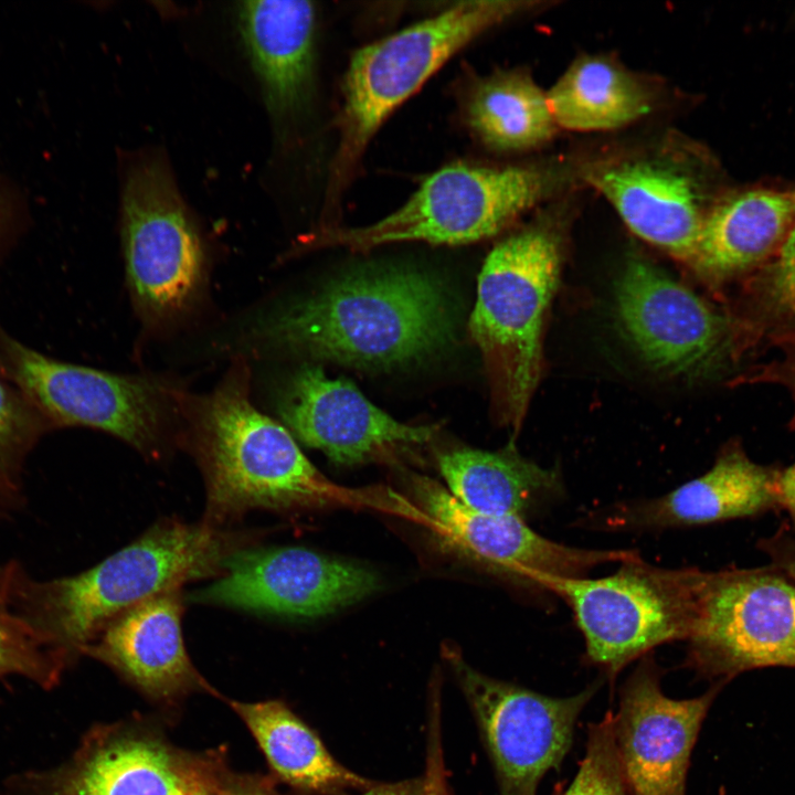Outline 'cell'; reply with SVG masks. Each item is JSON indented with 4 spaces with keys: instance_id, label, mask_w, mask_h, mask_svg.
<instances>
[{
    "instance_id": "cb8c5ba5",
    "label": "cell",
    "mask_w": 795,
    "mask_h": 795,
    "mask_svg": "<svg viewBox=\"0 0 795 795\" xmlns=\"http://www.w3.org/2000/svg\"><path fill=\"white\" fill-rule=\"evenodd\" d=\"M229 704L254 736L275 780L310 795H343L375 784L338 762L284 701L230 700Z\"/></svg>"
},
{
    "instance_id": "f1b7e54d",
    "label": "cell",
    "mask_w": 795,
    "mask_h": 795,
    "mask_svg": "<svg viewBox=\"0 0 795 795\" xmlns=\"http://www.w3.org/2000/svg\"><path fill=\"white\" fill-rule=\"evenodd\" d=\"M563 795H629L617 756L611 711L589 725L585 755Z\"/></svg>"
},
{
    "instance_id": "d6986e66",
    "label": "cell",
    "mask_w": 795,
    "mask_h": 795,
    "mask_svg": "<svg viewBox=\"0 0 795 795\" xmlns=\"http://www.w3.org/2000/svg\"><path fill=\"white\" fill-rule=\"evenodd\" d=\"M584 179L636 235L689 263L708 212L693 173L671 161L638 158L596 165Z\"/></svg>"
},
{
    "instance_id": "8fae6325",
    "label": "cell",
    "mask_w": 795,
    "mask_h": 795,
    "mask_svg": "<svg viewBox=\"0 0 795 795\" xmlns=\"http://www.w3.org/2000/svg\"><path fill=\"white\" fill-rule=\"evenodd\" d=\"M222 746L191 751L146 721L93 727L62 766L25 777L36 795H222Z\"/></svg>"
},
{
    "instance_id": "8d00e7d4",
    "label": "cell",
    "mask_w": 795,
    "mask_h": 795,
    "mask_svg": "<svg viewBox=\"0 0 795 795\" xmlns=\"http://www.w3.org/2000/svg\"><path fill=\"white\" fill-rule=\"evenodd\" d=\"M774 373V379L784 382L789 389L793 390L795 395V349L789 353L786 359L778 363Z\"/></svg>"
},
{
    "instance_id": "2e32d148",
    "label": "cell",
    "mask_w": 795,
    "mask_h": 795,
    "mask_svg": "<svg viewBox=\"0 0 795 795\" xmlns=\"http://www.w3.org/2000/svg\"><path fill=\"white\" fill-rule=\"evenodd\" d=\"M723 683L675 700L660 688L653 658L642 661L621 690L614 736L629 795H685L690 755L701 724Z\"/></svg>"
},
{
    "instance_id": "4dcf8cb0",
    "label": "cell",
    "mask_w": 795,
    "mask_h": 795,
    "mask_svg": "<svg viewBox=\"0 0 795 795\" xmlns=\"http://www.w3.org/2000/svg\"><path fill=\"white\" fill-rule=\"evenodd\" d=\"M757 547L768 556L770 565L795 582V529L791 524L783 526L768 538L760 539Z\"/></svg>"
},
{
    "instance_id": "f546056e",
    "label": "cell",
    "mask_w": 795,
    "mask_h": 795,
    "mask_svg": "<svg viewBox=\"0 0 795 795\" xmlns=\"http://www.w3.org/2000/svg\"><path fill=\"white\" fill-rule=\"evenodd\" d=\"M764 295L773 309L795 319V225L765 276Z\"/></svg>"
},
{
    "instance_id": "7a4b0ae2",
    "label": "cell",
    "mask_w": 795,
    "mask_h": 795,
    "mask_svg": "<svg viewBox=\"0 0 795 795\" xmlns=\"http://www.w3.org/2000/svg\"><path fill=\"white\" fill-rule=\"evenodd\" d=\"M451 295L435 275L409 267L361 268L258 319L255 344L360 368L423 360L455 336Z\"/></svg>"
},
{
    "instance_id": "8992f818",
    "label": "cell",
    "mask_w": 795,
    "mask_h": 795,
    "mask_svg": "<svg viewBox=\"0 0 795 795\" xmlns=\"http://www.w3.org/2000/svg\"><path fill=\"white\" fill-rule=\"evenodd\" d=\"M556 183V176L542 168L456 163L426 178L388 216L362 227H328L308 242L311 247L353 252L410 241L471 243L498 234L551 193Z\"/></svg>"
},
{
    "instance_id": "4316f807",
    "label": "cell",
    "mask_w": 795,
    "mask_h": 795,
    "mask_svg": "<svg viewBox=\"0 0 795 795\" xmlns=\"http://www.w3.org/2000/svg\"><path fill=\"white\" fill-rule=\"evenodd\" d=\"M53 428L0 369V486L22 491V475L32 451Z\"/></svg>"
},
{
    "instance_id": "3957f363",
    "label": "cell",
    "mask_w": 795,
    "mask_h": 795,
    "mask_svg": "<svg viewBox=\"0 0 795 795\" xmlns=\"http://www.w3.org/2000/svg\"><path fill=\"white\" fill-rule=\"evenodd\" d=\"M244 541L204 522L167 519L75 575L38 580L15 561L1 601L71 666L121 612L188 581L221 574Z\"/></svg>"
},
{
    "instance_id": "277c9868",
    "label": "cell",
    "mask_w": 795,
    "mask_h": 795,
    "mask_svg": "<svg viewBox=\"0 0 795 795\" xmlns=\"http://www.w3.org/2000/svg\"><path fill=\"white\" fill-rule=\"evenodd\" d=\"M562 259V232L540 221L499 242L478 276L468 329L483 359L491 413L515 434L541 377L543 328Z\"/></svg>"
},
{
    "instance_id": "4fadbf2b",
    "label": "cell",
    "mask_w": 795,
    "mask_h": 795,
    "mask_svg": "<svg viewBox=\"0 0 795 795\" xmlns=\"http://www.w3.org/2000/svg\"><path fill=\"white\" fill-rule=\"evenodd\" d=\"M614 309L622 333L655 371L697 379L731 354L733 321L659 267L629 259L615 284Z\"/></svg>"
},
{
    "instance_id": "e575fe53",
    "label": "cell",
    "mask_w": 795,
    "mask_h": 795,
    "mask_svg": "<svg viewBox=\"0 0 795 795\" xmlns=\"http://www.w3.org/2000/svg\"><path fill=\"white\" fill-rule=\"evenodd\" d=\"M358 795H425L423 777L394 783H375Z\"/></svg>"
},
{
    "instance_id": "836d02e7",
    "label": "cell",
    "mask_w": 795,
    "mask_h": 795,
    "mask_svg": "<svg viewBox=\"0 0 795 795\" xmlns=\"http://www.w3.org/2000/svg\"><path fill=\"white\" fill-rule=\"evenodd\" d=\"M778 507L786 510L791 519V527L795 529V462L784 469H780L777 477Z\"/></svg>"
},
{
    "instance_id": "9a60e30c",
    "label": "cell",
    "mask_w": 795,
    "mask_h": 795,
    "mask_svg": "<svg viewBox=\"0 0 795 795\" xmlns=\"http://www.w3.org/2000/svg\"><path fill=\"white\" fill-rule=\"evenodd\" d=\"M276 410L306 446L341 465L398 459L433 439L436 425L402 423L370 402L354 384L303 367L283 384Z\"/></svg>"
},
{
    "instance_id": "484cf974",
    "label": "cell",
    "mask_w": 795,
    "mask_h": 795,
    "mask_svg": "<svg viewBox=\"0 0 795 795\" xmlns=\"http://www.w3.org/2000/svg\"><path fill=\"white\" fill-rule=\"evenodd\" d=\"M464 110L476 137L497 151L537 148L552 139L559 128L547 93L521 71H498L478 80Z\"/></svg>"
},
{
    "instance_id": "d6a6232c",
    "label": "cell",
    "mask_w": 795,
    "mask_h": 795,
    "mask_svg": "<svg viewBox=\"0 0 795 795\" xmlns=\"http://www.w3.org/2000/svg\"><path fill=\"white\" fill-rule=\"evenodd\" d=\"M222 795H285L276 786L275 778L258 773L231 772Z\"/></svg>"
},
{
    "instance_id": "ba28073f",
    "label": "cell",
    "mask_w": 795,
    "mask_h": 795,
    "mask_svg": "<svg viewBox=\"0 0 795 795\" xmlns=\"http://www.w3.org/2000/svg\"><path fill=\"white\" fill-rule=\"evenodd\" d=\"M0 369L53 431L88 427L140 453L162 449L178 391L144 377L115 374L62 361L23 343L0 325Z\"/></svg>"
},
{
    "instance_id": "ac0fdd59",
    "label": "cell",
    "mask_w": 795,
    "mask_h": 795,
    "mask_svg": "<svg viewBox=\"0 0 795 795\" xmlns=\"http://www.w3.org/2000/svg\"><path fill=\"white\" fill-rule=\"evenodd\" d=\"M180 589L153 595L113 618L82 655L112 668L149 699L173 704L216 693L193 666L182 637Z\"/></svg>"
},
{
    "instance_id": "5b68a950",
    "label": "cell",
    "mask_w": 795,
    "mask_h": 795,
    "mask_svg": "<svg viewBox=\"0 0 795 795\" xmlns=\"http://www.w3.org/2000/svg\"><path fill=\"white\" fill-rule=\"evenodd\" d=\"M540 6L538 1H464L357 51L343 84L340 139L328 198L346 188L385 118L457 51L485 31Z\"/></svg>"
},
{
    "instance_id": "d4e9b609",
    "label": "cell",
    "mask_w": 795,
    "mask_h": 795,
    "mask_svg": "<svg viewBox=\"0 0 795 795\" xmlns=\"http://www.w3.org/2000/svg\"><path fill=\"white\" fill-rule=\"evenodd\" d=\"M547 97L558 127L575 131L621 128L647 115L653 106L640 81L602 56L575 60Z\"/></svg>"
},
{
    "instance_id": "83f0119b",
    "label": "cell",
    "mask_w": 795,
    "mask_h": 795,
    "mask_svg": "<svg viewBox=\"0 0 795 795\" xmlns=\"http://www.w3.org/2000/svg\"><path fill=\"white\" fill-rule=\"evenodd\" d=\"M67 667L65 657L0 600V676H23L50 689Z\"/></svg>"
},
{
    "instance_id": "ffe728a7",
    "label": "cell",
    "mask_w": 795,
    "mask_h": 795,
    "mask_svg": "<svg viewBox=\"0 0 795 795\" xmlns=\"http://www.w3.org/2000/svg\"><path fill=\"white\" fill-rule=\"evenodd\" d=\"M778 473L756 464L739 445L731 444L703 475L660 497L606 512L602 523L610 528L664 529L756 516L780 508Z\"/></svg>"
},
{
    "instance_id": "74e56055",
    "label": "cell",
    "mask_w": 795,
    "mask_h": 795,
    "mask_svg": "<svg viewBox=\"0 0 795 795\" xmlns=\"http://www.w3.org/2000/svg\"><path fill=\"white\" fill-rule=\"evenodd\" d=\"M12 239V226L9 211L0 202V264Z\"/></svg>"
},
{
    "instance_id": "5bb4252c",
    "label": "cell",
    "mask_w": 795,
    "mask_h": 795,
    "mask_svg": "<svg viewBox=\"0 0 795 795\" xmlns=\"http://www.w3.org/2000/svg\"><path fill=\"white\" fill-rule=\"evenodd\" d=\"M380 589L371 569L300 547L240 549L219 580L191 601L257 614L312 618L354 604Z\"/></svg>"
},
{
    "instance_id": "30bf717a",
    "label": "cell",
    "mask_w": 795,
    "mask_h": 795,
    "mask_svg": "<svg viewBox=\"0 0 795 795\" xmlns=\"http://www.w3.org/2000/svg\"><path fill=\"white\" fill-rule=\"evenodd\" d=\"M685 640L687 665L721 683L757 668H795V582L772 565L703 571Z\"/></svg>"
},
{
    "instance_id": "7c38bea8",
    "label": "cell",
    "mask_w": 795,
    "mask_h": 795,
    "mask_svg": "<svg viewBox=\"0 0 795 795\" xmlns=\"http://www.w3.org/2000/svg\"><path fill=\"white\" fill-rule=\"evenodd\" d=\"M443 657L474 717L500 795H536L544 774L569 752L597 685L554 698L481 674L451 645L443 646Z\"/></svg>"
},
{
    "instance_id": "603a6c76",
    "label": "cell",
    "mask_w": 795,
    "mask_h": 795,
    "mask_svg": "<svg viewBox=\"0 0 795 795\" xmlns=\"http://www.w3.org/2000/svg\"><path fill=\"white\" fill-rule=\"evenodd\" d=\"M437 464L449 492L484 515L523 519L563 495L558 469L522 457L511 444L498 452L452 448L438 454Z\"/></svg>"
},
{
    "instance_id": "ab89813d",
    "label": "cell",
    "mask_w": 795,
    "mask_h": 795,
    "mask_svg": "<svg viewBox=\"0 0 795 795\" xmlns=\"http://www.w3.org/2000/svg\"><path fill=\"white\" fill-rule=\"evenodd\" d=\"M721 795H723V794H721Z\"/></svg>"
},
{
    "instance_id": "f35d334b",
    "label": "cell",
    "mask_w": 795,
    "mask_h": 795,
    "mask_svg": "<svg viewBox=\"0 0 795 795\" xmlns=\"http://www.w3.org/2000/svg\"><path fill=\"white\" fill-rule=\"evenodd\" d=\"M13 565L14 561L8 562L6 564H0V600L4 596L12 574Z\"/></svg>"
},
{
    "instance_id": "6da1fadb",
    "label": "cell",
    "mask_w": 795,
    "mask_h": 795,
    "mask_svg": "<svg viewBox=\"0 0 795 795\" xmlns=\"http://www.w3.org/2000/svg\"><path fill=\"white\" fill-rule=\"evenodd\" d=\"M248 382V369L236 363L211 393L178 395L187 442L205 480V524L219 528L256 508L327 506L421 518L417 506L391 488H348L330 481L284 425L253 405Z\"/></svg>"
},
{
    "instance_id": "52a82bcc",
    "label": "cell",
    "mask_w": 795,
    "mask_h": 795,
    "mask_svg": "<svg viewBox=\"0 0 795 795\" xmlns=\"http://www.w3.org/2000/svg\"><path fill=\"white\" fill-rule=\"evenodd\" d=\"M703 571L665 569L639 556L600 579L543 577L540 586L571 607L586 656L614 678L654 647L690 632Z\"/></svg>"
},
{
    "instance_id": "d590c367",
    "label": "cell",
    "mask_w": 795,
    "mask_h": 795,
    "mask_svg": "<svg viewBox=\"0 0 795 795\" xmlns=\"http://www.w3.org/2000/svg\"><path fill=\"white\" fill-rule=\"evenodd\" d=\"M25 499L21 492L0 486V521L15 516L24 507Z\"/></svg>"
},
{
    "instance_id": "e0dca14e",
    "label": "cell",
    "mask_w": 795,
    "mask_h": 795,
    "mask_svg": "<svg viewBox=\"0 0 795 795\" xmlns=\"http://www.w3.org/2000/svg\"><path fill=\"white\" fill-rule=\"evenodd\" d=\"M410 488L431 527L488 568L530 587L543 577L576 579L610 562L637 558L632 550H591L568 547L533 531L516 516L476 512L426 476L412 474Z\"/></svg>"
},
{
    "instance_id": "44dd1931",
    "label": "cell",
    "mask_w": 795,
    "mask_h": 795,
    "mask_svg": "<svg viewBox=\"0 0 795 795\" xmlns=\"http://www.w3.org/2000/svg\"><path fill=\"white\" fill-rule=\"evenodd\" d=\"M241 38L275 119L294 118L312 86L316 9L295 0L245 1L236 10Z\"/></svg>"
},
{
    "instance_id": "1f68e13d",
    "label": "cell",
    "mask_w": 795,
    "mask_h": 795,
    "mask_svg": "<svg viewBox=\"0 0 795 795\" xmlns=\"http://www.w3.org/2000/svg\"><path fill=\"white\" fill-rule=\"evenodd\" d=\"M423 782L425 795H451L443 741L437 738L426 742Z\"/></svg>"
},
{
    "instance_id": "7402d4cb",
    "label": "cell",
    "mask_w": 795,
    "mask_h": 795,
    "mask_svg": "<svg viewBox=\"0 0 795 795\" xmlns=\"http://www.w3.org/2000/svg\"><path fill=\"white\" fill-rule=\"evenodd\" d=\"M795 225V191L749 189L708 210L689 265L708 280L741 275L777 254Z\"/></svg>"
},
{
    "instance_id": "9c48e42d",
    "label": "cell",
    "mask_w": 795,
    "mask_h": 795,
    "mask_svg": "<svg viewBox=\"0 0 795 795\" xmlns=\"http://www.w3.org/2000/svg\"><path fill=\"white\" fill-rule=\"evenodd\" d=\"M121 239L132 303L155 327L192 307L203 287L205 253L199 231L165 161L139 159L121 193Z\"/></svg>"
}]
</instances>
